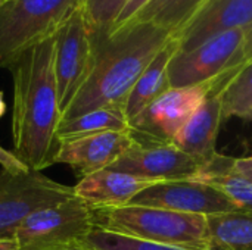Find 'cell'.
<instances>
[{
  "instance_id": "6da1fadb",
  "label": "cell",
  "mask_w": 252,
  "mask_h": 250,
  "mask_svg": "<svg viewBox=\"0 0 252 250\" xmlns=\"http://www.w3.org/2000/svg\"><path fill=\"white\" fill-rule=\"evenodd\" d=\"M56 34L24 52L10 66L13 80L12 144L15 156L31 171L55 165L62 119L55 74Z\"/></svg>"
},
{
  "instance_id": "7a4b0ae2",
  "label": "cell",
  "mask_w": 252,
  "mask_h": 250,
  "mask_svg": "<svg viewBox=\"0 0 252 250\" xmlns=\"http://www.w3.org/2000/svg\"><path fill=\"white\" fill-rule=\"evenodd\" d=\"M93 35L90 71L61 121L96 109H115L124 113L128 94L139 77L174 37L151 24H134L111 34Z\"/></svg>"
},
{
  "instance_id": "3957f363",
  "label": "cell",
  "mask_w": 252,
  "mask_h": 250,
  "mask_svg": "<svg viewBox=\"0 0 252 250\" xmlns=\"http://www.w3.org/2000/svg\"><path fill=\"white\" fill-rule=\"evenodd\" d=\"M92 209L96 227L121 236L167 246L207 248L213 245L204 215L131 203Z\"/></svg>"
},
{
  "instance_id": "277c9868",
  "label": "cell",
  "mask_w": 252,
  "mask_h": 250,
  "mask_svg": "<svg viewBox=\"0 0 252 250\" xmlns=\"http://www.w3.org/2000/svg\"><path fill=\"white\" fill-rule=\"evenodd\" d=\"M80 0H12L0 6V69L52 37Z\"/></svg>"
},
{
  "instance_id": "5b68a950",
  "label": "cell",
  "mask_w": 252,
  "mask_h": 250,
  "mask_svg": "<svg viewBox=\"0 0 252 250\" xmlns=\"http://www.w3.org/2000/svg\"><path fill=\"white\" fill-rule=\"evenodd\" d=\"M94 227L92 206L74 196L30 215L13 239L19 250H65L83 245Z\"/></svg>"
},
{
  "instance_id": "8992f818",
  "label": "cell",
  "mask_w": 252,
  "mask_h": 250,
  "mask_svg": "<svg viewBox=\"0 0 252 250\" xmlns=\"http://www.w3.org/2000/svg\"><path fill=\"white\" fill-rule=\"evenodd\" d=\"M74 196V187L38 171L0 169V240L13 239L18 227L34 212Z\"/></svg>"
},
{
  "instance_id": "52a82bcc",
  "label": "cell",
  "mask_w": 252,
  "mask_h": 250,
  "mask_svg": "<svg viewBox=\"0 0 252 250\" xmlns=\"http://www.w3.org/2000/svg\"><path fill=\"white\" fill-rule=\"evenodd\" d=\"M94 35L84 13L77 6L56 32L55 74L59 108L63 113L77 96L90 71Z\"/></svg>"
},
{
  "instance_id": "ba28073f",
  "label": "cell",
  "mask_w": 252,
  "mask_h": 250,
  "mask_svg": "<svg viewBox=\"0 0 252 250\" xmlns=\"http://www.w3.org/2000/svg\"><path fill=\"white\" fill-rule=\"evenodd\" d=\"M133 144L108 169L155 181L193 180L202 164L180 150L173 141L133 133Z\"/></svg>"
},
{
  "instance_id": "9c48e42d",
  "label": "cell",
  "mask_w": 252,
  "mask_h": 250,
  "mask_svg": "<svg viewBox=\"0 0 252 250\" xmlns=\"http://www.w3.org/2000/svg\"><path fill=\"white\" fill-rule=\"evenodd\" d=\"M247 29L217 35L190 52H176L168 65L171 87H190L220 77L244 46Z\"/></svg>"
},
{
  "instance_id": "30bf717a",
  "label": "cell",
  "mask_w": 252,
  "mask_h": 250,
  "mask_svg": "<svg viewBox=\"0 0 252 250\" xmlns=\"http://www.w3.org/2000/svg\"><path fill=\"white\" fill-rule=\"evenodd\" d=\"M210 91V83L168 88L130 122L131 131L173 141L182 127L204 103Z\"/></svg>"
},
{
  "instance_id": "8fae6325",
  "label": "cell",
  "mask_w": 252,
  "mask_h": 250,
  "mask_svg": "<svg viewBox=\"0 0 252 250\" xmlns=\"http://www.w3.org/2000/svg\"><path fill=\"white\" fill-rule=\"evenodd\" d=\"M130 203L204 217L236 212L241 209L220 190L195 180L158 183L139 193Z\"/></svg>"
},
{
  "instance_id": "7c38bea8",
  "label": "cell",
  "mask_w": 252,
  "mask_h": 250,
  "mask_svg": "<svg viewBox=\"0 0 252 250\" xmlns=\"http://www.w3.org/2000/svg\"><path fill=\"white\" fill-rule=\"evenodd\" d=\"M252 27V0H208L174 35L177 52H190L208 40Z\"/></svg>"
},
{
  "instance_id": "4fadbf2b",
  "label": "cell",
  "mask_w": 252,
  "mask_h": 250,
  "mask_svg": "<svg viewBox=\"0 0 252 250\" xmlns=\"http://www.w3.org/2000/svg\"><path fill=\"white\" fill-rule=\"evenodd\" d=\"M130 131H105L62 140L55 164L69 165L80 178L111 168L133 144Z\"/></svg>"
},
{
  "instance_id": "5bb4252c",
  "label": "cell",
  "mask_w": 252,
  "mask_h": 250,
  "mask_svg": "<svg viewBox=\"0 0 252 250\" xmlns=\"http://www.w3.org/2000/svg\"><path fill=\"white\" fill-rule=\"evenodd\" d=\"M223 121L221 97L219 93H210L204 103L176 134L173 143L180 150L205 165L219 153L216 141Z\"/></svg>"
},
{
  "instance_id": "9a60e30c",
  "label": "cell",
  "mask_w": 252,
  "mask_h": 250,
  "mask_svg": "<svg viewBox=\"0 0 252 250\" xmlns=\"http://www.w3.org/2000/svg\"><path fill=\"white\" fill-rule=\"evenodd\" d=\"M164 181L140 178L126 172L102 169L80 178L74 186L75 196L92 208L128 205L143 190Z\"/></svg>"
},
{
  "instance_id": "2e32d148",
  "label": "cell",
  "mask_w": 252,
  "mask_h": 250,
  "mask_svg": "<svg viewBox=\"0 0 252 250\" xmlns=\"http://www.w3.org/2000/svg\"><path fill=\"white\" fill-rule=\"evenodd\" d=\"M177 52V41L173 37L168 44L154 57V60L148 65L143 74L139 77L137 83L134 84L133 90L128 94L124 115L128 124L142 113L158 96L165 93L170 85L168 78V65L174 53Z\"/></svg>"
},
{
  "instance_id": "e0dca14e",
  "label": "cell",
  "mask_w": 252,
  "mask_h": 250,
  "mask_svg": "<svg viewBox=\"0 0 252 250\" xmlns=\"http://www.w3.org/2000/svg\"><path fill=\"white\" fill-rule=\"evenodd\" d=\"M193 180L220 190L241 209L252 211V183L236 169L235 158L217 153Z\"/></svg>"
},
{
  "instance_id": "ac0fdd59",
  "label": "cell",
  "mask_w": 252,
  "mask_h": 250,
  "mask_svg": "<svg viewBox=\"0 0 252 250\" xmlns=\"http://www.w3.org/2000/svg\"><path fill=\"white\" fill-rule=\"evenodd\" d=\"M207 1L208 0H151L126 27L151 24L176 35Z\"/></svg>"
},
{
  "instance_id": "d6986e66",
  "label": "cell",
  "mask_w": 252,
  "mask_h": 250,
  "mask_svg": "<svg viewBox=\"0 0 252 250\" xmlns=\"http://www.w3.org/2000/svg\"><path fill=\"white\" fill-rule=\"evenodd\" d=\"M207 225L214 245L227 250H252V211L210 215Z\"/></svg>"
},
{
  "instance_id": "ffe728a7",
  "label": "cell",
  "mask_w": 252,
  "mask_h": 250,
  "mask_svg": "<svg viewBox=\"0 0 252 250\" xmlns=\"http://www.w3.org/2000/svg\"><path fill=\"white\" fill-rule=\"evenodd\" d=\"M126 115L115 109H96L77 118L61 121L58 128L59 141L105 131H130Z\"/></svg>"
},
{
  "instance_id": "44dd1931",
  "label": "cell",
  "mask_w": 252,
  "mask_h": 250,
  "mask_svg": "<svg viewBox=\"0 0 252 250\" xmlns=\"http://www.w3.org/2000/svg\"><path fill=\"white\" fill-rule=\"evenodd\" d=\"M224 121L238 116L247 119L252 111V60L244 65L219 91Z\"/></svg>"
},
{
  "instance_id": "7402d4cb",
  "label": "cell",
  "mask_w": 252,
  "mask_h": 250,
  "mask_svg": "<svg viewBox=\"0 0 252 250\" xmlns=\"http://www.w3.org/2000/svg\"><path fill=\"white\" fill-rule=\"evenodd\" d=\"M84 243L93 250H227L214 245V243L207 246V248L157 245V243L142 242L137 239L121 236V234H117L112 231H106V230H102L99 227H94L92 230V233L87 236Z\"/></svg>"
},
{
  "instance_id": "603a6c76",
  "label": "cell",
  "mask_w": 252,
  "mask_h": 250,
  "mask_svg": "<svg viewBox=\"0 0 252 250\" xmlns=\"http://www.w3.org/2000/svg\"><path fill=\"white\" fill-rule=\"evenodd\" d=\"M128 0H80L78 7L94 34H108Z\"/></svg>"
},
{
  "instance_id": "cb8c5ba5",
  "label": "cell",
  "mask_w": 252,
  "mask_h": 250,
  "mask_svg": "<svg viewBox=\"0 0 252 250\" xmlns=\"http://www.w3.org/2000/svg\"><path fill=\"white\" fill-rule=\"evenodd\" d=\"M252 60V27L250 29H247V35H245V41H244V46H242V49L239 50V53L236 55V57L229 63V66L226 68V71L220 75V77H217V78H214L213 81H210L211 83V93H219L224 85H226V83L244 66V65H247L248 62H251Z\"/></svg>"
},
{
  "instance_id": "d4e9b609",
  "label": "cell",
  "mask_w": 252,
  "mask_h": 250,
  "mask_svg": "<svg viewBox=\"0 0 252 250\" xmlns=\"http://www.w3.org/2000/svg\"><path fill=\"white\" fill-rule=\"evenodd\" d=\"M149 1H151V0H128L127 4L124 6V9L121 10V13L118 15L117 21H115L114 25L111 27V29H109L108 34L115 32V31H118V29H123V28L133 19V16H134L136 13H139Z\"/></svg>"
},
{
  "instance_id": "484cf974",
  "label": "cell",
  "mask_w": 252,
  "mask_h": 250,
  "mask_svg": "<svg viewBox=\"0 0 252 250\" xmlns=\"http://www.w3.org/2000/svg\"><path fill=\"white\" fill-rule=\"evenodd\" d=\"M0 167L1 169H6V171H28L30 169L15 156L13 152H9L1 146H0Z\"/></svg>"
},
{
  "instance_id": "4316f807",
  "label": "cell",
  "mask_w": 252,
  "mask_h": 250,
  "mask_svg": "<svg viewBox=\"0 0 252 250\" xmlns=\"http://www.w3.org/2000/svg\"><path fill=\"white\" fill-rule=\"evenodd\" d=\"M235 167L250 183H252V155L245 158H235Z\"/></svg>"
},
{
  "instance_id": "83f0119b",
  "label": "cell",
  "mask_w": 252,
  "mask_h": 250,
  "mask_svg": "<svg viewBox=\"0 0 252 250\" xmlns=\"http://www.w3.org/2000/svg\"><path fill=\"white\" fill-rule=\"evenodd\" d=\"M0 250H19L15 239L9 240H0Z\"/></svg>"
},
{
  "instance_id": "f1b7e54d",
  "label": "cell",
  "mask_w": 252,
  "mask_h": 250,
  "mask_svg": "<svg viewBox=\"0 0 252 250\" xmlns=\"http://www.w3.org/2000/svg\"><path fill=\"white\" fill-rule=\"evenodd\" d=\"M6 112V103H4V99H3V91H0V119L3 118Z\"/></svg>"
},
{
  "instance_id": "f546056e",
  "label": "cell",
  "mask_w": 252,
  "mask_h": 250,
  "mask_svg": "<svg viewBox=\"0 0 252 250\" xmlns=\"http://www.w3.org/2000/svg\"><path fill=\"white\" fill-rule=\"evenodd\" d=\"M65 250H93L92 248H89L86 243H83V245H78V246H74V248H69V249H65Z\"/></svg>"
},
{
  "instance_id": "4dcf8cb0",
  "label": "cell",
  "mask_w": 252,
  "mask_h": 250,
  "mask_svg": "<svg viewBox=\"0 0 252 250\" xmlns=\"http://www.w3.org/2000/svg\"><path fill=\"white\" fill-rule=\"evenodd\" d=\"M9 1H12V0H0V6H3V4H6Z\"/></svg>"
},
{
  "instance_id": "1f68e13d",
  "label": "cell",
  "mask_w": 252,
  "mask_h": 250,
  "mask_svg": "<svg viewBox=\"0 0 252 250\" xmlns=\"http://www.w3.org/2000/svg\"><path fill=\"white\" fill-rule=\"evenodd\" d=\"M247 121H251V122H252V111H251V112H250V115H248Z\"/></svg>"
}]
</instances>
